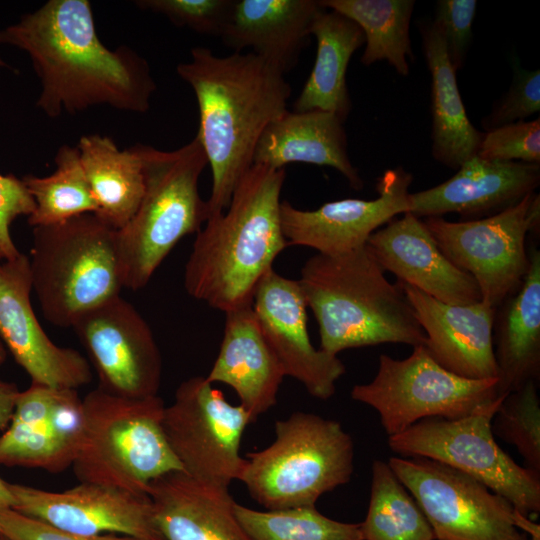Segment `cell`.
Returning <instances> with one entry per match:
<instances>
[{
  "mask_svg": "<svg viewBox=\"0 0 540 540\" xmlns=\"http://www.w3.org/2000/svg\"><path fill=\"white\" fill-rule=\"evenodd\" d=\"M513 80L506 94L493 106L483 119L486 132L495 128L525 121L540 110V71L526 70L513 60Z\"/></svg>",
  "mask_w": 540,
  "mask_h": 540,
  "instance_id": "74e56055",
  "label": "cell"
},
{
  "mask_svg": "<svg viewBox=\"0 0 540 540\" xmlns=\"http://www.w3.org/2000/svg\"><path fill=\"white\" fill-rule=\"evenodd\" d=\"M34 200L22 179L14 174H0V261L16 258L20 252L10 234L12 222L19 216H30Z\"/></svg>",
  "mask_w": 540,
  "mask_h": 540,
  "instance_id": "ab89813d",
  "label": "cell"
},
{
  "mask_svg": "<svg viewBox=\"0 0 540 540\" xmlns=\"http://www.w3.org/2000/svg\"><path fill=\"white\" fill-rule=\"evenodd\" d=\"M164 402L127 398L99 387L82 399V428L72 464L80 482L147 494L155 479L182 467L166 439Z\"/></svg>",
  "mask_w": 540,
  "mask_h": 540,
  "instance_id": "8992f818",
  "label": "cell"
},
{
  "mask_svg": "<svg viewBox=\"0 0 540 540\" xmlns=\"http://www.w3.org/2000/svg\"><path fill=\"white\" fill-rule=\"evenodd\" d=\"M290 163L329 166L340 172L355 190L363 180L347 152L344 121L331 112H284L263 131L253 164L282 169Z\"/></svg>",
  "mask_w": 540,
  "mask_h": 540,
  "instance_id": "484cf974",
  "label": "cell"
},
{
  "mask_svg": "<svg viewBox=\"0 0 540 540\" xmlns=\"http://www.w3.org/2000/svg\"><path fill=\"white\" fill-rule=\"evenodd\" d=\"M250 540H363L359 524L326 517L315 506L259 511L235 503Z\"/></svg>",
  "mask_w": 540,
  "mask_h": 540,
  "instance_id": "836d02e7",
  "label": "cell"
},
{
  "mask_svg": "<svg viewBox=\"0 0 540 540\" xmlns=\"http://www.w3.org/2000/svg\"><path fill=\"white\" fill-rule=\"evenodd\" d=\"M0 534L8 540H139L117 534L79 535L56 528L14 509L0 510Z\"/></svg>",
  "mask_w": 540,
  "mask_h": 540,
  "instance_id": "60d3db41",
  "label": "cell"
},
{
  "mask_svg": "<svg viewBox=\"0 0 540 540\" xmlns=\"http://www.w3.org/2000/svg\"><path fill=\"white\" fill-rule=\"evenodd\" d=\"M497 379H468L437 363L425 346L404 359L379 357L375 377L357 384L351 398L377 411L389 436L427 418L457 419L497 397Z\"/></svg>",
  "mask_w": 540,
  "mask_h": 540,
  "instance_id": "30bf717a",
  "label": "cell"
},
{
  "mask_svg": "<svg viewBox=\"0 0 540 540\" xmlns=\"http://www.w3.org/2000/svg\"><path fill=\"white\" fill-rule=\"evenodd\" d=\"M359 526L363 540H435L418 503L381 460L372 464L368 510Z\"/></svg>",
  "mask_w": 540,
  "mask_h": 540,
  "instance_id": "1f68e13d",
  "label": "cell"
},
{
  "mask_svg": "<svg viewBox=\"0 0 540 540\" xmlns=\"http://www.w3.org/2000/svg\"><path fill=\"white\" fill-rule=\"evenodd\" d=\"M513 524L516 529L519 528L528 533L532 537V540H540V526L517 510H514L513 513Z\"/></svg>",
  "mask_w": 540,
  "mask_h": 540,
  "instance_id": "7bdbcfd3",
  "label": "cell"
},
{
  "mask_svg": "<svg viewBox=\"0 0 540 540\" xmlns=\"http://www.w3.org/2000/svg\"><path fill=\"white\" fill-rule=\"evenodd\" d=\"M0 43L25 51L41 82L36 106L48 117L92 106L144 113L156 90L145 58L99 39L88 0H49L0 30Z\"/></svg>",
  "mask_w": 540,
  "mask_h": 540,
  "instance_id": "6da1fadb",
  "label": "cell"
},
{
  "mask_svg": "<svg viewBox=\"0 0 540 540\" xmlns=\"http://www.w3.org/2000/svg\"><path fill=\"white\" fill-rule=\"evenodd\" d=\"M56 170L49 176L22 178L35 209L28 217L32 227L54 225L71 218L96 214L98 207L86 179L78 147L61 146L55 156Z\"/></svg>",
  "mask_w": 540,
  "mask_h": 540,
  "instance_id": "d6a6232c",
  "label": "cell"
},
{
  "mask_svg": "<svg viewBox=\"0 0 540 540\" xmlns=\"http://www.w3.org/2000/svg\"><path fill=\"white\" fill-rule=\"evenodd\" d=\"M325 9L336 11L355 22L363 31L364 65L385 60L402 76L409 74L412 57L410 21L413 0H321Z\"/></svg>",
  "mask_w": 540,
  "mask_h": 540,
  "instance_id": "4dcf8cb0",
  "label": "cell"
},
{
  "mask_svg": "<svg viewBox=\"0 0 540 540\" xmlns=\"http://www.w3.org/2000/svg\"><path fill=\"white\" fill-rule=\"evenodd\" d=\"M476 156L486 160L540 164L539 117L485 132Z\"/></svg>",
  "mask_w": 540,
  "mask_h": 540,
  "instance_id": "8d00e7d4",
  "label": "cell"
},
{
  "mask_svg": "<svg viewBox=\"0 0 540 540\" xmlns=\"http://www.w3.org/2000/svg\"><path fill=\"white\" fill-rule=\"evenodd\" d=\"M147 494L164 540H250L228 489L175 471L152 481Z\"/></svg>",
  "mask_w": 540,
  "mask_h": 540,
  "instance_id": "603a6c76",
  "label": "cell"
},
{
  "mask_svg": "<svg viewBox=\"0 0 540 540\" xmlns=\"http://www.w3.org/2000/svg\"><path fill=\"white\" fill-rule=\"evenodd\" d=\"M19 392L14 383L0 378V432L10 423Z\"/></svg>",
  "mask_w": 540,
  "mask_h": 540,
  "instance_id": "b9f144b4",
  "label": "cell"
},
{
  "mask_svg": "<svg viewBox=\"0 0 540 540\" xmlns=\"http://www.w3.org/2000/svg\"><path fill=\"white\" fill-rule=\"evenodd\" d=\"M176 71L196 96L200 141L211 167L208 218L222 213L253 165L265 128L287 111L291 88L284 74L253 52L219 57L195 47Z\"/></svg>",
  "mask_w": 540,
  "mask_h": 540,
  "instance_id": "7a4b0ae2",
  "label": "cell"
},
{
  "mask_svg": "<svg viewBox=\"0 0 540 540\" xmlns=\"http://www.w3.org/2000/svg\"><path fill=\"white\" fill-rule=\"evenodd\" d=\"M14 510L56 528L84 536L117 534L164 540L148 494L80 482L63 492L9 483Z\"/></svg>",
  "mask_w": 540,
  "mask_h": 540,
  "instance_id": "9a60e30c",
  "label": "cell"
},
{
  "mask_svg": "<svg viewBox=\"0 0 540 540\" xmlns=\"http://www.w3.org/2000/svg\"><path fill=\"white\" fill-rule=\"evenodd\" d=\"M518 290L495 311L493 349L497 395L505 396L540 376V252L532 248Z\"/></svg>",
  "mask_w": 540,
  "mask_h": 540,
  "instance_id": "4316f807",
  "label": "cell"
},
{
  "mask_svg": "<svg viewBox=\"0 0 540 540\" xmlns=\"http://www.w3.org/2000/svg\"><path fill=\"white\" fill-rule=\"evenodd\" d=\"M540 183V164L486 160L475 156L443 183L409 194V212L418 218L448 213L479 216L518 203Z\"/></svg>",
  "mask_w": 540,
  "mask_h": 540,
  "instance_id": "7402d4cb",
  "label": "cell"
},
{
  "mask_svg": "<svg viewBox=\"0 0 540 540\" xmlns=\"http://www.w3.org/2000/svg\"><path fill=\"white\" fill-rule=\"evenodd\" d=\"M493 434L515 446L527 468L540 472V399L530 380L508 393L492 419Z\"/></svg>",
  "mask_w": 540,
  "mask_h": 540,
  "instance_id": "e575fe53",
  "label": "cell"
},
{
  "mask_svg": "<svg viewBox=\"0 0 540 540\" xmlns=\"http://www.w3.org/2000/svg\"><path fill=\"white\" fill-rule=\"evenodd\" d=\"M412 175L402 167L378 178L374 200L346 198L315 210L281 202L280 220L288 245L305 246L322 255H340L366 245L369 237L398 214L409 212Z\"/></svg>",
  "mask_w": 540,
  "mask_h": 540,
  "instance_id": "2e32d148",
  "label": "cell"
},
{
  "mask_svg": "<svg viewBox=\"0 0 540 540\" xmlns=\"http://www.w3.org/2000/svg\"><path fill=\"white\" fill-rule=\"evenodd\" d=\"M422 49L431 75V153L439 163L458 169L475 157L483 134L470 122L440 28H420Z\"/></svg>",
  "mask_w": 540,
  "mask_h": 540,
  "instance_id": "83f0119b",
  "label": "cell"
},
{
  "mask_svg": "<svg viewBox=\"0 0 540 540\" xmlns=\"http://www.w3.org/2000/svg\"><path fill=\"white\" fill-rule=\"evenodd\" d=\"M285 169L253 164L228 207L196 233L185 265L184 287L224 313L252 306L255 291L288 246L280 220Z\"/></svg>",
  "mask_w": 540,
  "mask_h": 540,
  "instance_id": "3957f363",
  "label": "cell"
},
{
  "mask_svg": "<svg viewBox=\"0 0 540 540\" xmlns=\"http://www.w3.org/2000/svg\"><path fill=\"white\" fill-rule=\"evenodd\" d=\"M135 3L143 10L165 16L178 27L220 37L233 0H139Z\"/></svg>",
  "mask_w": 540,
  "mask_h": 540,
  "instance_id": "d590c367",
  "label": "cell"
},
{
  "mask_svg": "<svg viewBox=\"0 0 540 540\" xmlns=\"http://www.w3.org/2000/svg\"><path fill=\"white\" fill-rule=\"evenodd\" d=\"M425 226L445 256L476 281L482 301L497 308L528 272L526 238L539 232L540 197L531 192L488 217L452 222L428 217Z\"/></svg>",
  "mask_w": 540,
  "mask_h": 540,
  "instance_id": "8fae6325",
  "label": "cell"
},
{
  "mask_svg": "<svg viewBox=\"0 0 540 540\" xmlns=\"http://www.w3.org/2000/svg\"><path fill=\"white\" fill-rule=\"evenodd\" d=\"M397 282L426 335L425 347L437 363L464 378L497 379L492 337L495 308L482 300L447 304Z\"/></svg>",
  "mask_w": 540,
  "mask_h": 540,
  "instance_id": "44dd1931",
  "label": "cell"
},
{
  "mask_svg": "<svg viewBox=\"0 0 540 540\" xmlns=\"http://www.w3.org/2000/svg\"><path fill=\"white\" fill-rule=\"evenodd\" d=\"M116 231L92 213L33 227L32 290L50 323L72 327L82 314L120 295Z\"/></svg>",
  "mask_w": 540,
  "mask_h": 540,
  "instance_id": "52a82bcc",
  "label": "cell"
},
{
  "mask_svg": "<svg viewBox=\"0 0 540 540\" xmlns=\"http://www.w3.org/2000/svg\"><path fill=\"white\" fill-rule=\"evenodd\" d=\"M29 258L0 261V340L32 383L58 389H78L91 381L88 361L72 348L53 343L31 304Z\"/></svg>",
  "mask_w": 540,
  "mask_h": 540,
  "instance_id": "e0dca14e",
  "label": "cell"
},
{
  "mask_svg": "<svg viewBox=\"0 0 540 540\" xmlns=\"http://www.w3.org/2000/svg\"><path fill=\"white\" fill-rule=\"evenodd\" d=\"M0 67H8L4 60L0 57Z\"/></svg>",
  "mask_w": 540,
  "mask_h": 540,
  "instance_id": "bcb514c9",
  "label": "cell"
},
{
  "mask_svg": "<svg viewBox=\"0 0 540 540\" xmlns=\"http://www.w3.org/2000/svg\"><path fill=\"white\" fill-rule=\"evenodd\" d=\"M322 9L315 0H233L220 38L234 52L252 49L285 74L296 65Z\"/></svg>",
  "mask_w": 540,
  "mask_h": 540,
  "instance_id": "d4e9b609",
  "label": "cell"
},
{
  "mask_svg": "<svg viewBox=\"0 0 540 540\" xmlns=\"http://www.w3.org/2000/svg\"><path fill=\"white\" fill-rule=\"evenodd\" d=\"M310 33L317 41L316 58L294 110L331 112L345 121L352 108L346 71L352 55L365 44L364 33L349 18L324 7Z\"/></svg>",
  "mask_w": 540,
  "mask_h": 540,
  "instance_id": "f1b7e54d",
  "label": "cell"
},
{
  "mask_svg": "<svg viewBox=\"0 0 540 540\" xmlns=\"http://www.w3.org/2000/svg\"><path fill=\"white\" fill-rule=\"evenodd\" d=\"M384 272L367 245L334 256L317 253L304 263L298 282L318 323L322 351L337 356L384 343L426 345L401 285Z\"/></svg>",
  "mask_w": 540,
  "mask_h": 540,
  "instance_id": "277c9868",
  "label": "cell"
},
{
  "mask_svg": "<svg viewBox=\"0 0 540 540\" xmlns=\"http://www.w3.org/2000/svg\"><path fill=\"white\" fill-rule=\"evenodd\" d=\"M81 164L97 203L96 216L115 230L135 214L145 190L141 159L134 147L120 150L107 136L91 134L79 140Z\"/></svg>",
  "mask_w": 540,
  "mask_h": 540,
  "instance_id": "f546056e",
  "label": "cell"
},
{
  "mask_svg": "<svg viewBox=\"0 0 540 540\" xmlns=\"http://www.w3.org/2000/svg\"><path fill=\"white\" fill-rule=\"evenodd\" d=\"M15 498L11 492L9 483L0 477V510L13 509Z\"/></svg>",
  "mask_w": 540,
  "mask_h": 540,
  "instance_id": "ee69618b",
  "label": "cell"
},
{
  "mask_svg": "<svg viewBox=\"0 0 540 540\" xmlns=\"http://www.w3.org/2000/svg\"><path fill=\"white\" fill-rule=\"evenodd\" d=\"M476 7L475 0H440L436 4L433 22L442 32L446 53L455 71L463 67L471 44Z\"/></svg>",
  "mask_w": 540,
  "mask_h": 540,
  "instance_id": "f35d334b",
  "label": "cell"
},
{
  "mask_svg": "<svg viewBox=\"0 0 540 540\" xmlns=\"http://www.w3.org/2000/svg\"><path fill=\"white\" fill-rule=\"evenodd\" d=\"M253 421L243 406L229 403L206 377L196 376L178 386L164 408L162 426L184 473L228 489L244 471L241 438Z\"/></svg>",
  "mask_w": 540,
  "mask_h": 540,
  "instance_id": "7c38bea8",
  "label": "cell"
},
{
  "mask_svg": "<svg viewBox=\"0 0 540 540\" xmlns=\"http://www.w3.org/2000/svg\"><path fill=\"white\" fill-rule=\"evenodd\" d=\"M0 540H8V539L0 534Z\"/></svg>",
  "mask_w": 540,
  "mask_h": 540,
  "instance_id": "7dc6e473",
  "label": "cell"
},
{
  "mask_svg": "<svg viewBox=\"0 0 540 540\" xmlns=\"http://www.w3.org/2000/svg\"><path fill=\"white\" fill-rule=\"evenodd\" d=\"M505 396L461 418L420 420L389 436V448L401 457H425L461 471L518 512L535 517L540 512L539 473L517 464L497 444L492 431V419Z\"/></svg>",
  "mask_w": 540,
  "mask_h": 540,
  "instance_id": "9c48e42d",
  "label": "cell"
},
{
  "mask_svg": "<svg viewBox=\"0 0 540 540\" xmlns=\"http://www.w3.org/2000/svg\"><path fill=\"white\" fill-rule=\"evenodd\" d=\"M366 245L382 269L403 284L447 304L482 300L473 277L445 256L424 222L410 212L376 230Z\"/></svg>",
  "mask_w": 540,
  "mask_h": 540,
  "instance_id": "ffe728a7",
  "label": "cell"
},
{
  "mask_svg": "<svg viewBox=\"0 0 540 540\" xmlns=\"http://www.w3.org/2000/svg\"><path fill=\"white\" fill-rule=\"evenodd\" d=\"M523 540H527V538L523 539Z\"/></svg>",
  "mask_w": 540,
  "mask_h": 540,
  "instance_id": "c3c4849f",
  "label": "cell"
},
{
  "mask_svg": "<svg viewBox=\"0 0 540 540\" xmlns=\"http://www.w3.org/2000/svg\"><path fill=\"white\" fill-rule=\"evenodd\" d=\"M354 443L335 421L292 413L275 422V439L247 454L240 481L267 510L315 506L324 493L350 481Z\"/></svg>",
  "mask_w": 540,
  "mask_h": 540,
  "instance_id": "ba28073f",
  "label": "cell"
},
{
  "mask_svg": "<svg viewBox=\"0 0 540 540\" xmlns=\"http://www.w3.org/2000/svg\"><path fill=\"white\" fill-rule=\"evenodd\" d=\"M252 309L285 376L299 381L313 397L328 400L346 369L338 356L315 348L307 329V305L298 280L274 269L259 283Z\"/></svg>",
  "mask_w": 540,
  "mask_h": 540,
  "instance_id": "ac0fdd59",
  "label": "cell"
},
{
  "mask_svg": "<svg viewBox=\"0 0 540 540\" xmlns=\"http://www.w3.org/2000/svg\"><path fill=\"white\" fill-rule=\"evenodd\" d=\"M99 377V388L116 396L158 395L161 354L136 308L115 296L82 314L72 325Z\"/></svg>",
  "mask_w": 540,
  "mask_h": 540,
  "instance_id": "5bb4252c",
  "label": "cell"
},
{
  "mask_svg": "<svg viewBox=\"0 0 540 540\" xmlns=\"http://www.w3.org/2000/svg\"><path fill=\"white\" fill-rule=\"evenodd\" d=\"M81 428L77 389L31 382L19 392L10 423L0 434V465L62 472L75 460Z\"/></svg>",
  "mask_w": 540,
  "mask_h": 540,
  "instance_id": "d6986e66",
  "label": "cell"
},
{
  "mask_svg": "<svg viewBox=\"0 0 540 540\" xmlns=\"http://www.w3.org/2000/svg\"><path fill=\"white\" fill-rule=\"evenodd\" d=\"M6 356H7L6 348L4 344L2 343V341L0 340V366L4 363Z\"/></svg>",
  "mask_w": 540,
  "mask_h": 540,
  "instance_id": "f6af8a7d",
  "label": "cell"
},
{
  "mask_svg": "<svg viewBox=\"0 0 540 540\" xmlns=\"http://www.w3.org/2000/svg\"><path fill=\"white\" fill-rule=\"evenodd\" d=\"M133 147L142 162L145 190L133 217L116 231V248L123 287L136 291L183 237L199 232L207 221V200L198 183L208 160L196 136L174 151Z\"/></svg>",
  "mask_w": 540,
  "mask_h": 540,
  "instance_id": "5b68a950",
  "label": "cell"
},
{
  "mask_svg": "<svg viewBox=\"0 0 540 540\" xmlns=\"http://www.w3.org/2000/svg\"><path fill=\"white\" fill-rule=\"evenodd\" d=\"M432 527L435 540H523L513 506L483 483L425 457L387 461Z\"/></svg>",
  "mask_w": 540,
  "mask_h": 540,
  "instance_id": "4fadbf2b",
  "label": "cell"
},
{
  "mask_svg": "<svg viewBox=\"0 0 540 540\" xmlns=\"http://www.w3.org/2000/svg\"><path fill=\"white\" fill-rule=\"evenodd\" d=\"M220 350L206 376L230 386L253 420L272 408L284 371L268 345L252 306L225 313Z\"/></svg>",
  "mask_w": 540,
  "mask_h": 540,
  "instance_id": "cb8c5ba5",
  "label": "cell"
}]
</instances>
